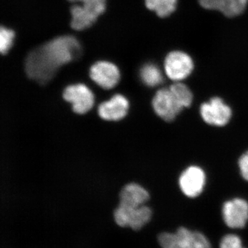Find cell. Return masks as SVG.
<instances>
[{
  "label": "cell",
  "mask_w": 248,
  "mask_h": 248,
  "mask_svg": "<svg viewBox=\"0 0 248 248\" xmlns=\"http://www.w3.org/2000/svg\"><path fill=\"white\" fill-rule=\"evenodd\" d=\"M91 79L104 89H113L120 79V71L117 66L111 62H96L90 69Z\"/></svg>",
  "instance_id": "7"
},
{
  "label": "cell",
  "mask_w": 248,
  "mask_h": 248,
  "mask_svg": "<svg viewBox=\"0 0 248 248\" xmlns=\"http://www.w3.org/2000/svg\"><path fill=\"white\" fill-rule=\"evenodd\" d=\"M160 246L162 248H186L182 238L176 233H161L158 237Z\"/></svg>",
  "instance_id": "18"
},
{
  "label": "cell",
  "mask_w": 248,
  "mask_h": 248,
  "mask_svg": "<svg viewBox=\"0 0 248 248\" xmlns=\"http://www.w3.org/2000/svg\"><path fill=\"white\" fill-rule=\"evenodd\" d=\"M248 0H200L204 9L219 11L227 17H233L242 14Z\"/></svg>",
  "instance_id": "11"
},
{
  "label": "cell",
  "mask_w": 248,
  "mask_h": 248,
  "mask_svg": "<svg viewBox=\"0 0 248 248\" xmlns=\"http://www.w3.org/2000/svg\"><path fill=\"white\" fill-rule=\"evenodd\" d=\"M120 205L137 208L141 206L149 200V194L141 186L129 184L124 186L120 195Z\"/></svg>",
  "instance_id": "12"
},
{
  "label": "cell",
  "mask_w": 248,
  "mask_h": 248,
  "mask_svg": "<svg viewBox=\"0 0 248 248\" xmlns=\"http://www.w3.org/2000/svg\"><path fill=\"white\" fill-rule=\"evenodd\" d=\"M182 238L186 248H211V245L208 238L199 232H192L187 228H179L177 232Z\"/></svg>",
  "instance_id": "14"
},
{
  "label": "cell",
  "mask_w": 248,
  "mask_h": 248,
  "mask_svg": "<svg viewBox=\"0 0 248 248\" xmlns=\"http://www.w3.org/2000/svg\"><path fill=\"white\" fill-rule=\"evenodd\" d=\"M200 113L204 122L207 124L223 126L231 120L232 110L221 98L214 97L210 102L202 104Z\"/></svg>",
  "instance_id": "6"
},
{
  "label": "cell",
  "mask_w": 248,
  "mask_h": 248,
  "mask_svg": "<svg viewBox=\"0 0 248 248\" xmlns=\"http://www.w3.org/2000/svg\"><path fill=\"white\" fill-rule=\"evenodd\" d=\"M15 39V32L7 28L1 27L0 31V50L6 54L12 47Z\"/></svg>",
  "instance_id": "19"
},
{
  "label": "cell",
  "mask_w": 248,
  "mask_h": 248,
  "mask_svg": "<svg viewBox=\"0 0 248 248\" xmlns=\"http://www.w3.org/2000/svg\"><path fill=\"white\" fill-rule=\"evenodd\" d=\"M239 166L241 175L248 182V151L240 158Z\"/></svg>",
  "instance_id": "21"
},
{
  "label": "cell",
  "mask_w": 248,
  "mask_h": 248,
  "mask_svg": "<svg viewBox=\"0 0 248 248\" xmlns=\"http://www.w3.org/2000/svg\"><path fill=\"white\" fill-rule=\"evenodd\" d=\"M223 221L232 229L246 226L248 221V203L242 199L228 201L222 208Z\"/></svg>",
  "instance_id": "8"
},
{
  "label": "cell",
  "mask_w": 248,
  "mask_h": 248,
  "mask_svg": "<svg viewBox=\"0 0 248 248\" xmlns=\"http://www.w3.org/2000/svg\"><path fill=\"white\" fill-rule=\"evenodd\" d=\"M140 78L143 84L149 87H155L163 82L164 77L159 67L153 63H147L140 71Z\"/></svg>",
  "instance_id": "15"
},
{
  "label": "cell",
  "mask_w": 248,
  "mask_h": 248,
  "mask_svg": "<svg viewBox=\"0 0 248 248\" xmlns=\"http://www.w3.org/2000/svg\"><path fill=\"white\" fill-rule=\"evenodd\" d=\"M220 248H245L242 241L237 235L227 234L222 238Z\"/></svg>",
  "instance_id": "20"
},
{
  "label": "cell",
  "mask_w": 248,
  "mask_h": 248,
  "mask_svg": "<svg viewBox=\"0 0 248 248\" xmlns=\"http://www.w3.org/2000/svg\"><path fill=\"white\" fill-rule=\"evenodd\" d=\"M170 89L183 108L189 107L192 104L193 95L190 89L186 85L181 82H177L172 84L170 87Z\"/></svg>",
  "instance_id": "17"
},
{
  "label": "cell",
  "mask_w": 248,
  "mask_h": 248,
  "mask_svg": "<svg viewBox=\"0 0 248 248\" xmlns=\"http://www.w3.org/2000/svg\"><path fill=\"white\" fill-rule=\"evenodd\" d=\"M81 46L76 37L62 36L32 50L26 60V72L40 84L48 82L59 68L79 55Z\"/></svg>",
  "instance_id": "1"
},
{
  "label": "cell",
  "mask_w": 248,
  "mask_h": 248,
  "mask_svg": "<svg viewBox=\"0 0 248 248\" xmlns=\"http://www.w3.org/2000/svg\"><path fill=\"white\" fill-rule=\"evenodd\" d=\"M129 104L126 98L122 94H115L110 100L103 102L98 108L101 118L107 121H119L125 117Z\"/></svg>",
  "instance_id": "10"
},
{
  "label": "cell",
  "mask_w": 248,
  "mask_h": 248,
  "mask_svg": "<svg viewBox=\"0 0 248 248\" xmlns=\"http://www.w3.org/2000/svg\"><path fill=\"white\" fill-rule=\"evenodd\" d=\"M63 97L66 102L71 103L73 111L80 115L89 112L94 105V94L84 84L68 86L63 91Z\"/></svg>",
  "instance_id": "4"
},
{
  "label": "cell",
  "mask_w": 248,
  "mask_h": 248,
  "mask_svg": "<svg viewBox=\"0 0 248 248\" xmlns=\"http://www.w3.org/2000/svg\"><path fill=\"white\" fill-rule=\"evenodd\" d=\"M205 184V174L197 166H190L183 172L179 178V186L183 193L195 198L203 192Z\"/></svg>",
  "instance_id": "9"
},
{
  "label": "cell",
  "mask_w": 248,
  "mask_h": 248,
  "mask_svg": "<svg viewBox=\"0 0 248 248\" xmlns=\"http://www.w3.org/2000/svg\"><path fill=\"white\" fill-rule=\"evenodd\" d=\"M194 69V62L190 55L180 50H174L166 56L164 70L172 81H179L190 76Z\"/></svg>",
  "instance_id": "2"
},
{
  "label": "cell",
  "mask_w": 248,
  "mask_h": 248,
  "mask_svg": "<svg viewBox=\"0 0 248 248\" xmlns=\"http://www.w3.org/2000/svg\"><path fill=\"white\" fill-rule=\"evenodd\" d=\"M146 7L160 17L170 16L177 8V0H145Z\"/></svg>",
  "instance_id": "16"
},
{
  "label": "cell",
  "mask_w": 248,
  "mask_h": 248,
  "mask_svg": "<svg viewBox=\"0 0 248 248\" xmlns=\"http://www.w3.org/2000/svg\"><path fill=\"white\" fill-rule=\"evenodd\" d=\"M151 209L143 205L137 208L120 205L114 213V218L117 225L130 227L135 231L143 228L151 220Z\"/></svg>",
  "instance_id": "3"
},
{
  "label": "cell",
  "mask_w": 248,
  "mask_h": 248,
  "mask_svg": "<svg viewBox=\"0 0 248 248\" xmlns=\"http://www.w3.org/2000/svg\"><path fill=\"white\" fill-rule=\"evenodd\" d=\"M71 2H79L81 4H75L72 9L76 12L89 18L95 22L98 17L104 12L106 9V0H69Z\"/></svg>",
  "instance_id": "13"
},
{
  "label": "cell",
  "mask_w": 248,
  "mask_h": 248,
  "mask_svg": "<svg viewBox=\"0 0 248 248\" xmlns=\"http://www.w3.org/2000/svg\"><path fill=\"white\" fill-rule=\"evenodd\" d=\"M153 107L156 115L166 122L174 120L183 109L170 88L156 92L153 99Z\"/></svg>",
  "instance_id": "5"
}]
</instances>
